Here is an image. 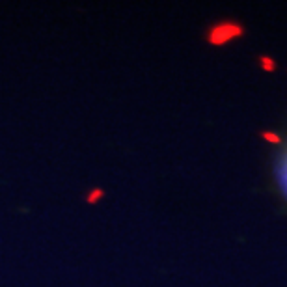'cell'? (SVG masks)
<instances>
[{
    "label": "cell",
    "mask_w": 287,
    "mask_h": 287,
    "mask_svg": "<svg viewBox=\"0 0 287 287\" xmlns=\"http://www.w3.org/2000/svg\"><path fill=\"white\" fill-rule=\"evenodd\" d=\"M243 34V28L237 23H218L209 30L207 34V41L211 45H224V43L235 39Z\"/></svg>",
    "instance_id": "1"
},
{
    "label": "cell",
    "mask_w": 287,
    "mask_h": 287,
    "mask_svg": "<svg viewBox=\"0 0 287 287\" xmlns=\"http://www.w3.org/2000/svg\"><path fill=\"white\" fill-rule=\"evenodd\" d=\"M101 198H105V190L103 188H92V192L86 196V203H97Z\"/></svg>",
    "instance_id": "3"
},
{
    "label": "cell",
    "mask_w": 287,
    "mask_h": 287,
    "mask_svg": "<svg viewBox=\"0 0 287 287\" xmlns=\"http://www.w3.org/2000/svg\"><path fill=\"white\" fill-rule=\"evenodd\" d=\"M278 178H280V183H282V188H284V192H286V196H287V155L284 157L282 164H280Z\"/></svg>",
    "instance_id": "2"
}]
</instances>
